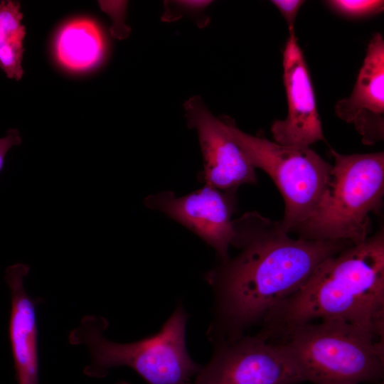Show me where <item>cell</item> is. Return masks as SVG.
<instances>
[{"mask_svg":"<svg viewBox=\"0 0 384 384\" xmlns=\"http://www.w3.org/2000/svg\"><path fill=\"white\" fill-rule=\"evenodd\" d=\"M116 384H130V383L126 381H119Z\"/></svg>","mask_w":384,"mask_h":384,"instance_id":"obj_18","label":"cell"},{"mask_svg":"<svg viewBox=\"0 0 384 384\" xmlns=\"http://www.w3.org/2000/svg\"><path fill=\"white\" fill-rule=\"evenodd\" d=\"M283 71L288 113L284 119L272 123L274 142L309 147L325 141L309 73L294 31L289 32L285 43Z\"/></svg>","mask_w":384,"mask_h":384,"instance_id":"obj_9","label":"cell"},{"mask_svg":"<svg viewBox=\"0 0 384 384\" xmlns=\"http://www.w3.org/2000/svg\"><path fill=\"white\" fill-rule=\"evenodd\" d=\"M105 50L103 36L96 23L89 19H76L64 25L57 34L55 52L65 68L81 71L94 67Z\"/></svg>","mask_w":384,"mask_h":384,"instance_id":"obj_13","label":"cell"},{"mask_svg":"<svg viewBox=\"0 0 384 384\" xmlns=\"http://www.w3.org/2000/svg\"><path fill=\"white\" fill-rule=\"evenodd\" d=\"M329 152L334 163L326 188L314 210L291 233L306 240L358 243L370 236V215L383 206L384 152Z\"/></svg>","mask_w":384,"mask_h":384,"instance_id":"obj_5","label":"cell"},{"mask_svg":"<svg viewBox=\"0 0 384 384\" xmlns=\"http://www.w3.org/2000/svg\"><path fill=\"white\" fill-rule=\"evenodd\" d=\"M316 320H341L384 337L383 227L321 262L302 287L276 306L261 333Z\"/></svg>","mask_w":384,"mask_h":384,"instance_id":"obj_2","label":"cell"},{"mask_svg":"<svg viewBox=\"0 0 384 384\" xmlns=\"http://www.w3.org/2000/svg\"><path fill=\"white\" fill-rule=\"evenodd\" d=\"M218 119L255 169L263 170L277 186L284 203V216L279 222L287 233H291L318 205L331 164L309 147L282 145L262 134L242 132L228 117Z\"/></svg>","mask_w":384,"mask_h":384,"instance_id":"obj_6","label":"cell"},{"mask_svg":"<svg viewBox=\"0 0 384 384\" xmlns=\"http://www.w3.org/2000/svg\"><path fill=\"white\" fill-rule=\"evenodd\" d=\"M212 356L193 384H299L295 364L278 343L257 333L213 343Z\"/></svg>","mask_w":384,"mask_h":384,"instance_id":"obj_7","label":"cell"},{"mask_svg":"<svg viewBox=\"0 0 384 384\" xmlns=\"http://www.w3.org/2000/svg\"><path fill=\"white\" fill-rule=\"evenodd\" d=\"M326 2L338 13L353 18L376 14L384 8V1L380 0H331Z\"/></svg>","mask_w":384,"mask_h":384,"instance_id":"obj_15","label":"cell"},{"mask_svg":"<svg viewBox=\"0 0 384 384\" xmlns=\"http://www.w3.org/2000/svg\"><path fill=\"white\" fill-rule=\"evenodd\" d=\"M28 272L29 267L22 263L13 265L6 271L11 297L9 332L18 383L39 384L35 304L23 285Z\"/></svg>","mask_w":384,"mask_h":384,"instance_id":"obj_12","label":"cell"},{"mask_svg":"<svg viewBox=\"0 0 384 384\" xmlns=\"http://www.w3.org/2000/svg\"><path fill=\"white\" fill-rule=\"evenodd\" d=\"M279 11L285 19L289 32L294 31V23L298 11L304 1L301 0H274L271 1Z\"/></svg>","mask_w":384,"mask_h":384,"instance_id":"obj_16","label":"cell"},{"mask_svg":"<svg viewBox=\"0 0 384 384\" xmlns=\"http://www.w3.org/2000/svg\"><path fill=\"white\" fill-rule=\"evenodd\" d=\"M189 314L178 302L159 330L130 343L107 339L103 332L108 326L103 317L87 316L70 335L73 344H85L90 363L84 373L101 378L117 367L134 370L147 384H193L201 364L190 356L186 346Z\"/></svg>","mask_w":384,"mask_h":384,"instance_id":"obj_4","label":"cell"},{"mask_svg":"<svg viewBox=\"0 0 384 384\" xmlns=\"http://www.w3.org/2000/svg\"><path fill=\"white\" fill-rule=\"evenodd\" d=\"M235 193L205 185L183 196L171 191L150 195L145 204L189 229L215 251L220 261H225L238 235L232 219Z\"/></svg>","mask_w":384,"mask_h":384,"instance_id":"obj_8","label":"cell"},{"mask_svg":"<svg viewBox=\"0 0 384 384\" xmlns=\"http://www.w3.org/2000/svg\"><path fill=\"white\" fill-rule=\"evenodd\" d=\"M336 114L352 124L363 144L384 138V40L380 33L371 38L353 91L335 105Z\"/></svg>","mask_w":384,"mask_h":384,"instance_id":"obj_11","label":"cell"},{"mask_svg":"<svg viewBox=\"0 0 384 384\" xmlns=\"http://www.w3.org/2000/svg\"><path fill=\"white\" fill-rule=\"evenodd\" d=\"M18 1H0V68L6 77L17 81L23 74L22 68L26 28Z\"/></svg>","mask_w":384,"mask_h":384,"instance_id":"obj_14","label":"cell"},{"mask_svg":"<svg viewBox=\"0 0 384 384\" xmlns=\"http://www.w3.org/2000/svg\"><path fill=\"white\" fill-rule=\"evenodd\" d=\"M21 143L19 132L16 129H10L5 137L0 138V172L3 169L6 155L9 149Z\"/></svg>","mask_w":384,"mask_h":384,"instance_id":"obj_17","label":"cell"},{"mask_svg":"<svg viewBox=\"0 0 384 384\" xmlns=\"http://www.w3.org/2000/svg\"><path fill=\"white\" fill-rule=\"evenodd\" d=\"M235 222L238 235L233 246L239 252L203 277L214 297L213 318L206 334L212 343L238 338L261 325L321 262L353 244L293 238L279 221L256 211Z\"/></svg>","mask_w":384,"mask_h":384,"instance_id":"obj_1","label":"cell"},{"mask_svg":"<svg viewBox=\"0 0 384 384\" xmlns=\"http://www.w3.org/2000/svg\"><path fill=\"white\" fill-rule=\"evenodd\" d=\"M188 122L197 131L203 154L205 185L236 192L242 184H256L255 167L238 144L198 100L186 105Z\"/></svg>","mask_w":384,"mask_h":384,"instance_id":"obj_10","label":"cell"},{"mask_svg":"<svg viewBox=\"0 0 384 384\" xmlns=\"http://www.w3.org/2000/svg\"><path fill=\"white\" fill-rule=\"evenodd\" d=\"M260 335L279 343L304 382L377 383L384 375V337L341 320H321Z\"/></svg>","mask_w":384,"mask_h":384,"instance_id":"obj_3","label":"cell"}]
</instances>
